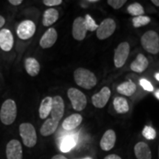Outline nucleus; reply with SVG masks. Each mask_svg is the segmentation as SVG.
Wrapping results in <instances>:
<instances>
[{
  "label": "nucleus",
  "instance_id": "nucleus-1",
  "mask_svg": "<svg viewBox=\"0 0 159 159\" xmlns=\"http://www.w3.org/2000/svg\"><path fill=\"white\" fill-rule=\"evenodd\" d=\"M74 79L77 85L87 90L96 85L97 77L92 71L85 68H78L74 72Z\"/></svg>",
  "mask_w": 159,
  "mask_h": 159
},
{
  "label": "nucleus",
  "instance_id": "nucleus-2",
  "mask_svg": "<svg viewBox=\"0 0 159 159\" xmlns=\"http://www.w3.org/2000/svg\"><path fill=\"white\" fill-rule=\"evenodd\" d=\"M17 116V106L14 100L6 99L0 109V120L5 125H11L15 122Z\"/></svg>",
  "mask_w": 159,
  "mask_h": 159
},
{
  "label": "nucleus",
  "instance_id": "nucleus-3",
  "mask_svg": "<svg viewBox=\"0 0 159 159\" xmlns=\"http://www.w3.org/2000/svg\"><path fill=\"white\" fill-rule=\"evenodd\" d=\"M141 43L144 50L152 55L159 52V35L156 31L149 30L141 38Z\"/></svg>",
  "mask_w": 159,
  "mask_h": 159
},
{
  "label": "nucleus",
  "instance_id": "nucleus-4",
  "mask_svg": "<svg viewBox=\"0 0 159 159\" xmlns=\"http://www.w3.org/2000/svg\"><path fill=\"white\" fill-rule=\"evenodd\" d=\"M19 134L24 144L27 148H33L37 143V134L33 125L25 122L20 125Z\"/></svg>",
  "mask_w": 159,
  "mask_h": 159
},
{
  "label": "nucleus",
  "instance_id": "nucleus-5",
  "mask_svg": "<svg viewBox=\"0 0 159 159\" xmlns=\"http://www.w3.org/2000/svg\"><path fill=\"white\" fill-rule=\"evenodd\" d=\"M67 95L74 110L81 111L85 108L87 105V99L82 91L77 89L70 88L67 91Z\"/></svg>",
  "mask_w": 159,
  "mask_h": 159
},
{
  "label": "nucleus",
  "instance_id": "nucleus-6",
  "mask_svg": "<svg viewBox=\"0 0 159 159\" xmlns=\"http://www.w3.org/2000/svg\"><path fill=\"white\" fill-rule=\"evenodd\" d=\"M116 25L114 19H105L98 25L97 29V36L99 40H105L111 36L116 30Z\"/></svg>",
  "mask_w": 159,
  "mask_h": 159
},
{
  "label": "nucleus",
  "instance_id": "nucleus-7",
  "mask_svg": "<svg viewBox=\"0 0 159 159\" xmlns=\"http://www.w3.org/2000/svg\"><path fill=\"white\" fill-rule=\"evenodd\" d=\"M130 53V44L128 42L119 43L114 52V61L116 68H121L125 65Z\"/></svg>",
  "mask_w": 159,
  "mask_h": 159
},
{
  "label": "nucleus",
  "instance_id": "nucleus-8",
  "mask_svg": "<svg viewBox=\"0 0 159 159\" xmlns=\"http://www.w3.org/2000/svg\"><path fill=\"white\" fill-rule=\"evenodd\" d=\"M36 27L35 23L31 20H25L18 26L16 33L18 37L21 40L30 39L35 34Z\"/></svg>",
  "mask_w": 159,
  "mask_h": 159
},
{
  "label": "nucleus",
  "instance_id": "nucleus-9",
  "mask_svg": "<svg viewBox=\"0 0 159 159\" xmlns=\"http://www.w3.org/2000/svg\"><path fill=\"white\" fill-rule=\"evenodd\" d=\"M6 156L7 159H22V146L19 141L12 139L6 146Z\"/></svg>",
  "mask_w": 159,
  "mask_h": 159
},
{
  "label": "nucleus",
  "instance_id": "nucleus-10",
  "mask_svg": "<svg viewBox=\"0 0 159 159\" xmlns=\"http://www.w3.org/2000/svg\"><path fill=\"white\" fill-rule=\"evenodd\" d=\"M65 105L64 101L61 96H55L52 97V104L51 118L57 122H60L64 114Z\"/></svg>",
  "mask_w": 159,
  "mask_h": 159
},
{
  "label": "nucleus",
  "instance_id": "nucleus-11",
  "mask_svg": "<svg viewBox=\"0 0 159 159\" xmlns=\"http://www.w3.org/2000/svg\"><path fill=\"white\" fill-rule=\"evenodd\" d=\"M111 97V90L108 87L105 86L91 97V102L94 107L102 108L108 103Z\"/></svg>",
  "mask_w": 159,
  "mask_h": 159
},
{
  "label": "nucleus",
  "instance_id": "nucleus-12",
  "mask_svg": "<svg viewBox=\"0 0 159 159\" xmlns=\"http://www.w3.org/2000/svg\"><path fill=\"white\" fill-rule=\"evenodd\" d=\"M72 36L77 41H83L86 36L87 29L85 27L84 18L79 16L75 19L72 25Z\"/></svg>",
  "mask_w": 159,
  "mask_h": 159
},
{
  "label": "nucleus",
  "instance_id": "nucleus-13",
  "mask_svg": "<svg viewBox=\"0 0 159 159\" xmlns=\"http://www.w3.org/2000/svg\"><path fill=\"white\" fill-rule=\"evenodd\" d=\"M57 39V33L53 27H49L40 39L39 44L41 48L48 49L52 47Z\"/></svg>",
  "mask_w": 159,
  "mask_h": 159
},
{
  "label": "nucleus",
  "instance_id": "nucleus-14",
  "mask_svg": "<svg viewBox=\"0 0 159 159\" xmlns=\"http://www.w3.org/2000/svg\"><path fill=\"white\" fill-rule=\"evenodd\" d=\"M14 39L11 31L4 28L0 30V48L5 52L11 51L13 47Z\"/></svg>",
  "mask_w": 159,
  "mask_h": 159
},
{
  "label": "nucleus",
  "instance_id": "nucleus-15",
  "mask_svg": "<svg viewBox=\"0 0 159 159\" xmlns=\"http://www.w3.org/2000/svg\"><path fill=\"white\" fill-rule=\"evenodd\" d=\"M116 134L114 130H108L105 131V133L103 135L102 139H101L99 145L102 150L109 151L111 149L114 148L115 143H116Z\"/></svg>",
  "mask_w": 159,
  "mask_h": 159
},
{
  "label": "nucleus",
  "instance_id": "nucleus-16",
  "mask_svg": "<svg viewBox=\"0 0 159 159\" xmlns=\"http://www.w3.org/2000/svg\"><path fill=\"white\" fill-rule=\"evenodd\" d=\"M134 153L137 159H152L150 147L145 142H138L134 147Z\"/></svg>",
  "mask_w": 159,
  "mask_h": 159
},
{
  "label": "nucleus",
  "instance_id": "nucleus-17",
  "mask_svg": "<svg viewBox=\"0 0 159 159\" xmlns=\"http://www.w3.org/2000/svg\"><path fill=\"white\" fill-rule=\"evenodd\" d=\"M149 65L148 58L143 54H139L136 58L131 63L130 69L137 73H142L146 70Z\"/></svg>",
  "mask_w": 159,
  "mask_h": 159
},
{
  "label": "nucleus",
  "instance_id": "nucleus-18",
  "mask_svg": "<svg viewBox=\"0 0 159 159\" xmlns=\"http://www.w3.org/2000/svg\"><path fill=\"white\" fill-rule=\"evenodd\" d=\"M83 121V116L79 114H73L66 117L62 123L63 128L66 130H72L78 127Z\"/></svg>",
  "mask_w": 159,
  "mask_h": 159
},
{
  "label": "nucleus",
  "instance_id": "nucleus-19",
  "mask_svg": "<svg viewBox=\"0 0 159 159\" xmlns=\"http://www.w3.org/2000/svg\"><path fill=\"white\" fill-rule=\"evenodd\" d=\"M59 122L54 120L52 118L47 119L43 125H41V129H40V133L43 136H49L53 134L57 130V126H58Z\"/></svg>",
  "mask_w": 159,
  "mask_h": 159
},
{
  "label": "nucleus",
  "instance_id": "nucleus-20",
  "mask_svg": "<svg viewBox=\"0 0 159 159\" xmlns=\"http://www.w3.org/2000/svg\"><path fill=\"white\" fill-rule=\"evenodd\" d=\"M25 67L26 71L30 76L35 77L39 74L41 66L39 61L34 57H27L25 61Z\"/></svg>",
  "mask_w": 159,
  "mask_h": 159
},
{
  "label": "nucleus",
  "instance_id": "nucleus-21",
  "mask_svg": "<svg viewBox=\"0 0 159 159\" xmlns=\"http://www.w3.org/2000/svg\"><path fill=\"white\" fill-rule=\"evenodd\" d=\"M58 18L59 13L56 9L49 8L46 10L43 15V25L45 27H49L56 22Z\"/></svg>",
  "mask_w": 159,
  "mask_h": 159
},
{
  "label": "nucleus",
  "instance_id": "nucleus-22",
  "mask_svg": "<svg viewBox=\"0 0 159 159\" xmlns=\"http://www.w3.org/2000/svg\"><path fill=\"white\" fill-rule=\"evenodd\" d=\"M52 97H46L41 101L39 107V116L41 119H45L51 113Z\"/></svg>",
  "mask_w": 159,
  "mask_h": 159
},
{
  "label": "nucleus",
  "instance_id": "nucleus-23",
  "mask_svg": "<svg viewBox=\"0 0 159 159\" xmlns=\"http://www.w3.org/2000/svg\"><path fill=\"white\" fill-rule=\"evenodd\" d=\"M136 85L132 80H129L127 82L119 84L117 87V91L119 94L127 97H130L136 92Z\"/></svg>",
  "mask_w": 159,
  "mask_h": 159
},
{
  "label": "nucleus",
  "instance_id": "nucleus-24",
  "mask_svg": "<svg viewBox=\"0 0 159 159\" xmlns=\"http://www.w3.org/2000/svg\"><path fill=\"white\" fill-rule=\"evenodd\" d=\"M114 107L118 114H126L129 111V105L127 99L122 97H116L114 99Z\"/></svg>",
  "mask_w": 159,
  "mask_h": 159
},
{
  "label": "nucleus",
  "instance_id": "nucleus-25",
  "mask_svg": "<svg viewBox=\"0 0 159 159\" xmlns=\"http://www.w3.org/2000/svg\"><path fill=\"white\" fill-rule=\"evenodd\" d=\"M76 145V140L72 136H66L62 139L60 144V149L63 152H69Z\"/></svg>",
  "mask_w": 159,
  "mask_h": 159
},
{
  "label": "nucleus",
  "instance_id": "nucleus-26",
  "mask_svg": "<svg viewBox=\"0 0 159 159\" xmlns=\"http://www.w3.org/2000/svg\"><path fill=\"white\" fill-rule=\"evenodd\" d=\"M128 12L129 13V14H130L131 16H134L136 17L144 15V10L141 4L138 2H134L128 6Z\"/></svg>",
  "mask_w": 159,
  "mask_h": 159
},
{
  "label": "nucleus",
  "instance_id": "nucleus-27",
  "mask_svg": "<svg viewBox=\"0 0 159 159\" xmlns=\"http://www.w3.org/2000/svg\"><path fill=\"white\" fill-rule=\"evenodd\" d=\"M150 21L151 19L149 16H139L134 17L132 20V22L134 27H136V28H138V27H141L142 26L148 25L150 22Z\"/></svg>",
  "mask_w": 159,
  "mask_h": 159
},
{
  "label": "nucleus",
  "instance_id": "nucleus-28",
  "mask_svg": "<svg viewBox=\"0 0 159 159\" xmlns=\"http://www.w3.org/2000/svg\"><path fill=\"white\" fill-rule=\"evenodd\" d=\"M84 21L87 31L92 32L97 30V29L98 28V25H97L94 20L93 19V18L91 17L90 15H85V16L84 18Z\"/></svg>",
  "mask_w": 159,
  "mask_h": 159
},
{
  "label": "nucleus",
  "instance_id": "nucleus-29",
  "mask_svg": "<svg viewBox=\"0 0 159 159\" xmlns=\"http://www.w3.org/2000/svg\"><path fill=\"white\" fill-rule=\"evenodd\" d=\"M142 135L145 139L152 140L156 137V131L150 126H145L142 130Z\"/></svg>",
  "mask_w": 159,
  "mask_h": 159
},
{
  "label": "nucleus",
  "instance_id": "nucleus-30",
  "mask_svg": "<svg viewBox=\"0 0 159 159\" xmlns=\"http://www.w3.org/2000/svg\"><path fill=\"white\" fill-rule=\"evenodd\" d=\"M127 2L126 0H108V4L115 10L119 9Z\"/></svg>",
  "mask_w": 159,
  "mask_h": 159
},
{
  "label": "nucleus",
  "instance_id": "nucleus-31",
  "mask_svg": "<svg viewBox=\"0 0 159 159\" xmlns=\"http://www.w3.org/2000/svg\"><path fill=\"white\" fill-rule=\"evenodd\" d=\"M139 83H140V85L144 89L145 91H152L154 90V88L153 86H152V83H151L150 81H148V80L142 78L140 80H139Z\"/></svg>",
  "mask_w": 159,
  "mask_h": 159
},
{
  "label": "nucleus",
  "instance_id": "nucleus-32",
  "mask_svg": "<svg viewBox=\"0 0 159 159\" xmlns=\"http://www.w3.org/2000/svg\"><path fill=\"white\" fill-rule=\"evenodd\" d=\"M62 2V0H43V3L46 6H48V7H53V6L59 5Z\"/></svg>",
  "mask_w": 159,
  "mask_h": 159
},
{
  "label": "nucleus",
  "instance_id": "nucleus-33",
  "mask_svg": "<svg viewBox=\"0 0 159 159\" xmlns=\"http://www.w3.org/2000/svg\"><path fill=\"white\" fill-rule=\"evenodd\" d=\"M9 3H11L12 5L14 6H18L20 5L21 3L23 2L22 0H9Z\"/></svg>",
  "mask_w": 159,
  "mask_h": 159
},
{
  "label": "nucleus",
  "instance_id": "nucleus-34",
  "mask_svg": "<svg viewBox=\"0 0 159 159\" xmlns=\"http://www.w3.org/2000/svg\"><path fill=\"white\" fill-rule=\"evenodd\" d=\"M104 159H122L120 156H117L116 154H111L108 156H105Z\"/></svg>",
  "mask_w": 159,
  "mask_h": 159
},
{
  "label": "nucleus",
  "instance_id": "nucleus-35",
  "mask_svg": "<svg viewBox=\"0 0 159 159\" xmlns=\"http://www.w3.org/2000/svg\"><path fill=\"white\" fill-rule=\"evenodd\" d=\"M52 159H68L66 157H65L63 155H56V156H54L52 158Z\"/></svg>",
  "mask_w": 159,
  "mask_h": 159
},
{
  "label": "nucleus",
  "instance_id": "nucleus-36",
  "mask_svg": "<svg viewBox=\"0 0 159 159\" xmlns=\"http://www.w3.org/2000/svg\"><path fill=\"white\" fill-rule=\"evenodd\" d=\"M5 24V19L2 16L0 15V28H1L2 27H3Z\"/></svg>",
  "mask_w": 159,
  "mask_h": 159
},
{
  "label": "nucleus",
  "instance_id": "nucleus-37",
  "mask_svg": "<svg viewBox=\"0 0 159 159\" xmlns=\"http://www.w3.org/2000/svg\"><path fill=\"white\" fill-rule=\"evenodd\" d=\"M152 3H153V5H155L157 7H159V0H152Z\"/></svg>",
  "mask_w": 159,
  "mask_h": 159
},
{
  "label": "nucleus",
  "instance_id": "nucleus-38",
  "mask_svg": "<svg viewBox=\"0 0 159 159\" xmlns=\"http://www.w3.org/2000/svg\"><path fill=\"white\" fill-rule=\"evenodd\" d=\"M155 96L156 97V98L159 99V89L158 90H157L156 92H155Z\"/></svg>",
  "mask_w": 159,
  "mask_h": 159
},
{
  "label": "nucleus",
  "instance_id": "nucleus-39",
  "mask_svg": "<svg viewBox=\"0 0 159 159\" xmlns=\"http://www.w3.org/2000/svg\"><path fill=\"white\" fill-rule=\"evenodd\" d=\"M155 77H156V78L157 80L159 81V72L157 73V74H156V75H155Z\"/></svg>",
  "mask_w": 159,
  "mask_h": 159
},
{
  "label": "nucleus",
  "instance_id": "nucleus-40",
  "mask_svg": "<svg viewBox=\"0 0 159 159\" xmlns=\"http://www.w3.org/2000/svg\"><path fill=\"white\" fill-rule=\"evenodd\" d=\"M89 2H99L98 0H89Z\"/></svg>",
  "mask_w": 159,
  "mask_h": 159
},
{
  "label": "nucleus",
  "instance_id": "nucleus-41",
  "mask_svg": "<svg viewBox=\"0 0 159 159\" xmlns=\"http://www.w3.org/2000/svg\"><path fill=\"white\" fill-rule=\"evenodd\" d=\"M81 159H93L91 157H85L84 158H81Z\"/></svg>",
  "mask_w": 159,
  "mask_h": 159
},
{
  "label": "nucleus",
  "instance_id": "nucleus-42",
  "mask_svg": "<svg viewBox=\"0 0 159 159\" xmlns=\"http://www.w3.org/2000/svg\"><path fill=\"white\" fill-rule=\"evenodd\" d=\"M158 158H159V148H158Z\"/></svg>",
  "mask_w": 159,
  "mask_h": 159
}]
</instances>
